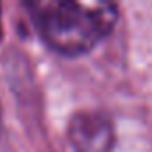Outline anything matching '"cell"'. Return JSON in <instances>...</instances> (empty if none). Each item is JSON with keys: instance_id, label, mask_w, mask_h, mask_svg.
<instances>
[{"instance_id": "obj_2", "label": "cell", "mask_w": 152, "mask_h": 152, "mask_svg": "<svg viewBox=\"0 0 152 152\" xmlns=\"http://www.w3.org/2000/svg\"><path fill=\"white\" fill-rule=\"evenodd\" d=\"M68 141L73 152H111L116 141L113 122L100 111H79L70 118Z\"/></svg>"}, {"instance_id": "obj_3", "label": "cell", "mask_w": 152, "mask_h": 152, "mask_svg": "<svg viewBox=\"0 0 152 152\" xmlns=\"http://www.w3.org/2000/svg\"><path fill=\"white\" fill-rule=\"evenodd\" d=\"M0 38H2V23H0Z\"/></svg>"}, {"instance_id": "obj_1", "label": "cell", "mask_w": 152, "mask_h": 152, "mask_svg": "<svg viewBox=\"0 0 152 152\" xmlns=\"http://www.w3.org/2000/svg\"><path fill=\"white\" fill-rule=\"evenodd\" d=\"M25 7L47 47L68 57L95 48L118 22V7L111 2L31 0Z\"/></svg>"}]
</instances>
